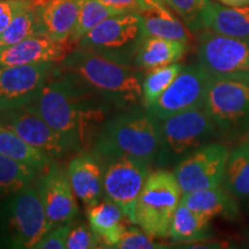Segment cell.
Wrapping results in <instances>:
<instances>
[{"mask_svg":"<svg viewBox=\"0 0 249 249\" xmlns=\"http://www.w3.org/2000/svg\"><path fill=\"white\" fill-rule=\"evenodd\" d=\"M70 224L55 226L49 230L34 246L35 249H65L66 248L68 234L71 231Z\"/></svg>","mask_w":249,"mask_h":249,"instance_id":"cell-34","label":"cell"},{"mask_svg":"<svg viewBox=\"0 0 249 249\" xmlns=\"http://www.w3.org/2000/svg\"><path fill=\"white\" fill-rule=\"evenodd\" d=\"M49 231L35 183L0 198V248L28 249Z\"/></svg>","mask_w":249,"mask_h":249,"instance_id":"cell-4","label":"cell"},{"mask_svg":"<svg viewBox=\"0 0 249 249\" xmlns=\"http://www.w3.org/2000/svg\"><path fill=\"white\" fill-rule=\"evenodd\" d=\"M0 124L8 127L31 147L55 158L76 151L66 136L51 127L38 114L28 107L0 111Z\"/></svg>","mask_w":249,"mask_h":249,"instance_id":"cell-13","label":"cell"},{"mask_svg":"<svg viewBox=\"0 0 249 249\" xmlns=\"http://www.w3.org/2000/svg\"><path fill=\"white\" fill-rule=\"evenodd\" d=\"M203 26L220 35L249 39V5L232 7L210 2L204 13Z\"/></svg>","mask_w":249,"mask_h":249,"instance_id":"cell-23","label":"cell"},{"mask_svg":"<svg viewBox=\"0 0 249 249\" xmlns=\"http://www.w3.org/2000/svg\"><path fill=\"white\" fill-rule=\"evenodd\" d=\"M211 74L200 64L183 67L178 76L147 111L157 120L204 107Z\"/></svg>","mask_w":249,"mask_h":249,"instance_id":"cell-10","label":"cell"},{"mask_svg":"<svg viewBox=\"0 0 249 249\" xmlns=\"http://www.w3.org/2000/svg\"><path fill=\"white\" fill-rule=\"evenodd\" d=\"M182 192L174 173L149 174L135 207V225L154 238H167Z\"/></svg>","mask_w":249,"mask_h":249,"instance_id":"cell-5","label":"cell"},{"mask_svg":"<svg viewBox=\"0 0 249 249\" xmlns=\"http://www.w3.org/2000/svg\"><path fill=\"white\" fill-rule=\"evenodd\" d=\"M71 187L77 200L87 208L101 201L104 193V169L95 154H81L67 166Z\"/></svg>","mask_w":249,"mask_h":249,"instance_id":"cell-17","label":"cell"},{"mask_svg":"<svg viewBox=\"0 0 249 249\" xmlns=\"http://www.w3.org/2000/svg\"><path fill=\"white\" fill-rule=\"evenodd\" d=\"M60 67L111 104L126 107L142 99L143 74L132 62L77 46Z\"/></svg>","mask_w":249,"mask_h":249,"instance_id":"cell-2","label":"cell"},{"mask_svg":"<svg viewBox=\"0 0 249 249\" xmlns=\"http://www.w3.org/2000/svg\"><path fill=\"white\" fill-rule=\"evenodd\" d=\"M197 58L211 76L249 83V39L203 31L198 38Z\"/></svg>","mask_w":249,"mask_h":249,"instance_id":"cell-7","label":"cell"},{"mask_svg":"<svg viewBox=\"0 0 249 249\" xmlns=\"http://www.w3.org/2000/svg\"><path fill=\"white\" fill-rule=\"evenodd\" d=\"M98 1L118 13L136 12L139 7V0H98Z\"/></svg>","mask_w":249,"mask_h":249,"instance_id":"cell-36","label":"cell"},{"mask_svg":"<svg viewBox=\"0 0 249 249\" xmlns=\"http://www.w3.org/2000/svg\"><path fill=\"white\" fill-rule=\"evenodd\" d=\"M161 147L171 158L195 151L217 135L218 128L204 108H194L161 120Z\"/></svg>","mask_w":249,"mask_h":249,"instance_id":"cell-11","label":"cell"},{"mask_svg":"<svg viewBox=\"0 0 249 249\" xmlns=\"http://www.w3.org/2000/svg\"><path fill=\"white\" fill-rule=\"evenodd\" d=\"M87 217L92 231L107 248L116 247L128 227L123 210L107 197L87 208Z\"/></svg>","mask_w":249,"mask_h":249,"instance_id":"cell-21","label":"cell"},{"mask_svg":"<svg viewBox=\"0 0 249 249\" xmlns=\"http://www.w3.org/2000/svg\"><path fill=\"white\" fill-rule=\"evenodd\" d=\"M183 67L185 66L180 62H174L149 71L142 80V102L145 108L154 104L161 93L169 88Z\"/></svg>","mask_w":249,"mask_h":249,"instance_id":"cell-30","label":"cell"},{"mask_svg":"<svg viewBox=\"0 0 249 249\" xmlns=\"http://www.w3.org/2000/svg\"><path fill=\"white\" fill-rule=\"evenodd\" d=\"M180 203L209 219L216 216L234 219L240 213L234 196L220 185L183 193Z\"/></svg>","mask_w":249,"mask_h":249,"instance_id":"cell-19","label":"cell"},{"mask_svg":"<svg viewBox=\"0 0 249 249\" xmlns=\"http://www.w3.org/2000/svg\"><path fill=\"white\" fill-rule=\"evenodd\" d=\"M224 5L232 6V7H240V6L249 5V0H225Z\"/></svg>","mask_w":249,"mask_h":249,"instance_id":"cell-37","label":"cell"},{"mask_svg":"<svg viewBox=\"0 0 249 249\" xmlns=\"http://www.w3.org/2000/svg\"><path fill=\"white\" fill-rule=\"evenodd\" d=\"M161 147V129L147 111L135 110L111 118L102 126L93 154L127 155L144 161L156 157Z\"/></svg>","mask_w":249,"mask_h":249,"instance_id":"cell-3","label":"cell"},{"mask_svg":"<svg viewBox=\"0 0 249 249\" xmlns=\"http://www.w3.org/2000/svg\"><path fill=\"white\" fill-rule=\"evenodd\" d=\"M54 68V62L0 66V111L29 107Z\"/></svg>","mask_w":249,"mask_h":249,"instance_id":"cell-15","label":"cell"},{"mask_svg":"<svg viewBox=\"0 0 249 249\" xmlns=\"http://www.w3.org/2000/svg\"><path fill=\"white\" fill-rule=\"evenodd\" d=\"M187 43L161 37L144 36L136 51L134 62L141 70H155L181 60Z\"/></svg>","mask_w":249,"mask_h":249,"instance_id":"cell-22","label":"cell"},{"mask_svg":"<svg viewBox=\"0 0 249 249\" xmlns=\"http://www.w3.org/2000/svg\"><path fill=\"white\" fill-rule=\"evenodd\" d=\"M104 169V194L135 225V207L149 176V163L127 155L98 156Z\"/></svg>","mask_w":249,"mask_h":249,"instance_id":"cell-6","label":"cell"},{"mask_svg":"<svg viewBox=\"0 0 249 249\" xmlns=\"http://www.w3.org/2000/svg\"><path fill=\"white\" fill-rule=\"evenodd\" d=\"M35 185L44 208L48 229L70 224L79 213L67 170L53 163L38 174Z\"/></svg>","mask_w":249,"mask_h":249,"instance_id":"cell-14","label":"cell"},{"mask_svg":"<svg viewBox=\"0 0 249 249\" xmlns=\"http://www.w3.org/2000/svg\"><path fill=\"white\" fill-rule=\"evenodd\" d=\"M143 38L141 18L136 12H127L107 18L87 34L77 46L130 62Z\"/></svg>","mask_w":249,"mask_h":249,"instance_id":"cell-8","label":"cell"},{"mask_svg":"<svg viewBox=\"0 0 249 249\" xmlns=\"http://www.w3.org/2000/svg\"><path fill=\"white\" fill-rule=\"evenodd\" d=\"M229 155L225 145L209 143L187 156L173 172L182 194L222 185Z\"/></svg>","mask_w":249,"mask_h":249,"instance_id":"cell-12","label":"cell"},{"mask_svg":"<svg viewBox=\"0 0 249 249\" xmlns=\"http://www.w3.org/2000/svg\"><path fill=\"white\" fill-rule=\"evenodd\" d=\"M218 1L222 2V4H224V2H225V0H218Z\"/></svg>","mask_w":249,"mask_h":249,"instance_id":"cell-38","label":"cell"},{"mask_svg":"<svg viewBox=\"0 0 249 249\" xmlns=\"http://www.w3.org/2000/svg\"><path fill=\"white\" fill-rule=\"evenodd\" d=\"M210 219L180 203L173 214L169 236L178 244L205 241L211 236Z\"/></svg>","mask_w":249,"mask_h":249,"instance_id":"cell-25","label":"cell"},{"mask_svg":"<svg viewBox=\"0 0 249 249\" xmlns=\"http://www.w3.org/2000/svg\"><path fill=\"white\" fill-rule=\"evenodd\" d=\"M160 242L154 240V236L148 234L143 231L141 227L128 226L124 232L120 241L118 242L114 248L120 249H155V248H165Z\"/></svg>","mask_w":249,"mask_h":249,"instance_id":"cell-32","label":"cell"},{"mask_svg":"<svg viewBox=\"0 0 249 249\" xmlns=\"http://www.w3.org/2000/svg\"><path fill=\"white\" fill-rule=\"evenodd\" d=\"M39 172L29 165L0 155V198L34 185Z\"/></svg>","mask_w":249,"mask_h":249,"instance_id":"cell-28","label":"cell"},{"mask_svg":"<svg viewBox=\"0 0 249 249\" xmlns=\"http://www.w3.org/2000/svg\"><path fill=\"white\" fill-rule=\"evenodd\" d=\"M111 103L61 67H55L39 95L26 107L73 143L76 151L96 142Z\"/></svg>","mask_w":249,"mask_h":249,"instance_id":"cell-1","label":"cell"},{"mask_svg":"<svg viewBox=\"0 0 249 249\" xmlns=\"http://www.w3.org/2000/svg\"><path fill=\"white\" fill-rule=\"evenodd\" d=\"M136 13L142 20L144 36L161 37L188 43V28L174 15L164 0H139Z\"/></svg>","mask_w":249,"mask_h":249,"instance_id":"cell-18","label":"cell"},{"mask_svg":"<svg viewBox=\"0 0 249 249\" xmlns=\"http://www.w3.org/2000/svg\"><path fill=\"white\" fill-rule=\"evenodd\" d=\"M116 14L119 13L101 4L98 0H82L75 27L71 31L68 42L71 44H77L93 28Z\"/></svg>","mask_w":249,"mask_h":249,"instance_id":"cell-29","label":"cell"},{"mask_svg":"<svg viewBox=\"0 0 249 249\" xmlns=\"http://www.w3.org/2000/svg\"><path fill=\"white\" fill-rule=\"evenodd\" d=\"M0 155L27 164L42 173L54 163V158L31 147L14 130L0 124Z\"/></svg>","mask_w":249,"mask_h":249,"instance_id":"cell-24","label":"cell"},{"mask_svg":"<svg viewBox=\"0 0 249 249\" xmlns=\"http://www.w3.org/2000/svg\"><path fill=\"white\" fill-rule=\"evenodd\" d=\"M223 182L235 198L249 201V143L230 151Z\"/></svg>","mask_w":249,"mask_h":249,"instance_id":"cell-26","label":"cell"},{"mask_svg":"<svg viewBox=\"0 0 249 249\" xmlns=\"http://www.w3.org/2000/svg\"><path fill=\"white\" fill-rule=\"evenodd\" d=\"M36 1L37 0H0V35L21 11Z\"/></svg>","mask_w":249,"mask_h":249,"instance_id":"cell-35","label":"cell"},{"mask_svg":"<svg viewBox=\"0 0 249 249\" xmlns=\"http://www.w3.org/2000/svg\"><path fill=\"white\" fill-rule=\"evenodd\" d=\"M203 108L220 132L233 134L248 130L249 83L213 76Z\"/></svg>","mask_w":249,"mask_h":249,"instance_id":"cell-9","label":"cell"},{"mask_svg":"<svg viewBox=\"0 0 249 249\" xmlns=\"http://www.w3.org/2000/svg\"><path fill=\"white\" fill-rule=\"evenodd\" d=\"M101 240L92 231L91 227L81 223L71 229L68 234L66 248L67 249H95L102 247Z\"/></svg>","mask_w":249,"mask_h":249,"instance_id":"cell-33","label":"cell"},{"mask_svg":"<svg viewBox=\"0 0 249 249\" xmlns=\"http://www.w3.org/2000/svg\"><path fill=\"white\" fill-rule=\"evenodd\" d=\"M82 0H48L39 4L44 35L58 42H68L75 27Z\"/></svg>","mask_w":249,"mask_h":249,"instance_id":"cell-20","label":"cell"},{"mask_svg":"<svg viewBox=\"0 0 249 249\" xmlns=\"http://www.w3.org/2000/svg\"><path fill=\"white\" fill-rule=\"evenodd\" d=\"M70 52V42H58L46 35H37L0 51V66L62 61Z\"/></svg>","mask_w":249,"mask_h":249,"instance_id":"cell-16","label":"cell"},{"mask_svg":"<svg viewBox=\"0 0 249 249\" xmlns=\"http://www.w3.org/2000/svg\"><path fill=\"white\" fill-rule=\"evenodd\" d=\"M40 2H42V0H37L29 7L21 11L13 18L11 24L0 35V51L8 48V46L22 42L29 37L44 35L39 18L38 7Z\"/></svg>","mask_w":249,"mask_h":249,"instance_id":"cell-27","label":"cell"},{"mask_svg":"<svg viewBox=\"0 0 249 249\" xmlns=\"http://www.w3.org/2000/svg\"><path fill=\"white\" fill-rule=\"evenodd\" d=\"M191 31L204 29L203 18L210 0H164Z\"/></svg>","mask_w":249,"mask_h":249,"instance_id":"cell-31","label":"cell"}]
</instances>
